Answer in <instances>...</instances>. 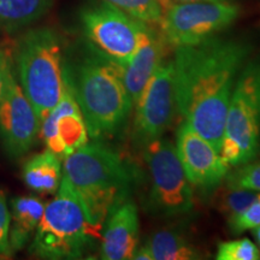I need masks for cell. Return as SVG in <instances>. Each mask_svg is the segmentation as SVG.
<instances>
[{
  "instance_id": "cell-7",
  "label": "cell",
  "mask_w": 260,
  "mask_h": 260,
  "mask_svg": "<svg viewBox=\"0 0 260 260\" xmlns=\"http://www.w3.org/2000/svg\"><path fill=\"white\" fill-rule=\"evenodd\" d=\"M149 172V209L157 216L178 217L194 209V189L184 174L175 145L158 139L146 146Z\"/></svg>"
},
{
  "instance_id": "cell-10",
  "label": "cell",
  "mask_w": 260,
  "mask_h": 260,
  "mask_svg": "<svg viewBox=\"0 0 260 260\" xmlns=\"http://www.w3.org/2000/svg\"><path fill=\"white\" fill-rule=\"evenodd\" d=\"M132 138L136 147L161 139L177 111L172 60L162 61L134 105Z\"/></svg>"
},
{
  "instance_id": "cell-20",
  "label": "cell",
  "mask_w": 260,
  "mask_h": 260,
  "mask_svg": "<svg viewBox=\"0 0 260 260\" xmlns=\"http://www.w3.org/2000/svg\"><path fill=\"white\" fill-rule=\"evenodd\" d=\"M123 12L147 24L160 23L165 11L174 4L172 0H103Z\"/></svg>"
},
{
  "instance_id": "cell-24",
  "label": "cell",
  "mask_w": 260,
  "mask_h": 260,
  "mask_svg": "<svg viewBox=\"0 0 260 260\" xmlns=\"http://www.w3.org/2000/svg\"><path fill=\"white\" fill-rule=\"evenodd\" d=\"M229 226L233 234L240 235L260 225V193L247 209L230 220Z\"/></svg>"
},
{
  "instance_id": "cell-1",
  "label": "cell",
  "mask_w": 260,
  "mask_h": 260,
  "mask_svg": "<svg viewBox=\"0 0 260 260\" xmlns=\"http://www.w3.org/2000/svg\"><path fill=\"white\" fill-rule=\"evenodd\" d=\"M252 48L248 41L217 35L200 44L175 48L172 65L177 111L217 151H220L234 86Z\"/></svg>"
},
{
  "instance_id": "cell-8",
  "label": "cell",
  "mask_w": 260,
  "mask_h": 260,
  "mask_svg": "<svg viewBox=\"0 0 260 260\" xmlns=\"http://www.w3.org/2000/svg\"><path fill=\"white\" fill-rule=\"evenodd\" d=\"M240 8L228 0L174 3L160 21L165 44L175 48L200 44L229 28Z\"/></svg>"
},
{
  "instance_id": "cell-5",
  "label": "cell",
  "mask_w": 260,
  "mask_h": 260,
  "mask_svg": "<svg viewBox=\"0 0 260 260\" xmlns=\"http://www.w3.org/2000/svg\"><path fill=\"white\" fill-rule=\"evenodd\" d=\"M100 236L63 177L56 198L45 206L29 252L41 259H79Z\"/></svg>"
},
{
  "instance_id": "cell-21",
  "label": "cell",
  "mask_w": 260,
  "mask_h": 260,
  "mask_svg": "<svg viewBox=\"0 0 260 260\" xmlns=\"http://www.w3.org/2000/svg\"><path fill=\"white\" fill-rule=\"evenodd\" d=\"M226 188L228 189L225 190V193L220 198L219 207L224 216L226 217L228 222H230V220L239 216L240 213L243 212L254 201L255 198L258 197L259 191L229 186Z\"/></svg>"
},
{
  "instance_id": "cell-18",
  "label": "cell",
  "mask_w": 260,
  "mask_h": 260,
  "mask_svg": "<svg viewBox=\"0 0 260 260\" xmlns=\"http://www.w3.org/2000/svg\"><path fill=\"white\" fill-rule=\"evenodd\" d=\"M144 245L152 260H194L200 259L197 247L175 230H159Z\"/></svg>"
},
{
  "instance_id": "cell-22",
  "label": "cell",
  "mask_w": 260,
  "mask_h": 260,
  "mask_svg": "<svg viewBox=\"0 0 260 260\" xmlns=\"http://www.w3.org/2000/svg\"><path fill=\"white\" fill-rule=\"evenodd\" d=\"M216 258L218 260H258L260 249L249 239L232 240L219 243Z\"/></svg>"
},
{
  "instance_id": "cell-3",
  "label": "cell",
  "mask_w": 260,
  "mask_h": 260,
  "mask_svg": "<svg viewBox=\"0 0 260 260\" xmlns=\"http://www.w3.org/2000/svg\"><path fill=\"white\" fill-rule=\"evenodd\" d=\"M88 54L70 74L71 84L88 135L102 139L124 128L134 105L122 81L119 65L88 45Z\"/></svg>"
},
{
  "instance_id": "cell-28",
  "label": "cell",
  "mask_w": 260,
  "mask_h": 260,
  "mask_svg": "<svg viewBox=\"0 0 260 260\" xmlns=\"http://www.w3.org/2000/svg\"><path fill=\"white\" fill-rule=\"evenodd\" d=\"M174 3H191V2H218V0H172Z\"/></svg>"
},
{
  "instance_id": "cell-4",
  "label": "cell",
  "mask_w": 260,
  "mask_h": 260,
  "mask_svg": "<svg viewBox=\"0 0 260 260\" xmlns=\"http://www.w3.org/2000/svg\"><path fill=\"white\" fill-rule=\"evenodd\" d=\"M19 86L42 122L60 100L67 65L63 42L51 28L29 30L16 50Z\"/></svg>"
},
{
  "instance_id": "cell-12",
  "label": "cell",
  "mask_w": 260,
  "mask_h": 260,
  "mask_svg": "<svg viewBox=\"0 0 260 260\" xmlns=\"http://www.w3.org/2000/svg\"><path fill=\"white\" fill-rule=\"evenodd\" d=\"M40 138L46 148L56 153L61 160L88 142V130L75 96L68 67L63 94L57 105L41 122Z\"/></svg>"
},
{
  "instance_id": "cell-15",
  "label": "cell",
  "mask_w": 260,
  "mask_h": 260,
  "mask_svg": "<svg viewBox=\"0 0 260 260\" xmlns=\"http://www.w3.org/2000/svg\"><path fill=\"white\" fill-rule=\"evenodd\" d=\"M165 41L147 23L142 28L138 47L129 61L119 67L122 81L133 105L138 102L146 84L164 61Z\"/></svg>"
},
{
  "instance_id": "cell-6",
  "label": "cell",
  "mask_w": 260,
  "mask_h": 260,
  "mask_svg": "<svg viewBox=\"0 0 260 260\" xmlns=\"http://www.w3.org/2000/svg\"><path fill=\"white\" fill-rule=\"evenodd\" d=\"M260 152V54L246 60L234 86L220 157L229 167L255 160Z\"/></svg>"
},
{
  "instance_id": "cell-13",
  "label": "cell",
  "mask_w": 260,
  "mask_h": 260,
  "mask_svg": "<svg viewBox=\"0 0 260 260\" xmlns=\"http://www.w3.org/2000/svg\"><path fill=\"white\" fill-rule=\"evenodd\" d=\"M41 121L25 96L14 74L0 104V136L11 157H21L37 144Z\"/></svg>"
},
{
  "instance_id": "cell-9",
  "label": "cell",
  "mask_w": 260,
  "mask_h": 260,
  "mask_svg": "<svg viewBox=\"0 0 260 260\" xmlns=\"http://www.w3.org/2000/svg\"><path fill=\"white\" fill-rule=\"evenodd\" d=\"M80 18L90 46L119 67L128 63L139 45L144 22L105 2L82 10Z\"/></svg>"
},
{
  "instance_id": "cell-19",
  "label": "cell",
  "mask_w": 260,
  "mask_h": 260,
  "mask_svg": "<svg viewBox=\"0 0 260 260\" xmlns=\"http://www.w3.org/2000/svg\"><path fill=\"white\" fill-rule=\"evenodd\" d=\"M53 0H0V30L15 31L46 14Z\"/></svg>"
},
{
  "instance_id": "cell-23",
  "label": "cell",
  "mask_w": 260,
  "mask_h": 260,
  "mask_svg": "<svg viewBox=\"0 0 260 260\" xmlns=\"http://www.w3.org/2000/svg\"><path fill=\"white\" fill-rule=\"evenodd\" d=\"M225 180L229 187L243 188L260 193V161L252 160L236 167L235 170L228 174Z\"/></svg>"
},
{
  "instance_id": "cell-2",
  "label": "cell",
  "mask_w": 260,
  "mask_h": 260,
  "mask_svg": "<svg viewBox=\"0 0 260 260\" xmlns=\"http://www.w3.org/2000/svg\"><path fill=\"white\" fill-rule=\"evenodd\" d=\"M63 177L80 200L89 223L99 232L109 214L129 199L135 178L118 152L96 140L64 159Z\"/></svg>"
},
{
  "instance_id": "cell-14",
  "label": "cell",
  "mask_w": 260,
  "mask_h": 260,
  "mask_svg": "<svg viewBox=\"0 0 260 260\" xmlns=\"http://www.w3.org/2000/svg\"><path fill=\"white\" fill-rule=\"evenodd\" d=\"M100 258L104 260L133 259L139 243V213L132 200L116 207L103 225Z\"/></svg>"
},
{
  "instance_id": "cell-17",
  "label": "cell",
  "mask_w": 260,
  "mask_h": 260,
  "mask_svg": "<svg viewBox=\"0 0 260 260\" xmlns=\"http://www.w3.org/2000/svg\"><path fill=\"white\" fill-rule=\"evenodd\" d=\"M63 160L56 153L46 151L32 155L23 165L22 177L31 190L40 194H54L63 178Z\"/></svg>"
},
{
  "instance_id": "cell-27",
  "label": "cell",
  "mask_w": 260,
  "mask_h": 260,
  "mask_svg": "<svg viewBox=\"0 0 260 260\" xmlns=\"http://www.w3.org/2000/svg\"><path fill=\"white\" fill-rule=\"evenodd\" d=\"M252 233H253V235H254V237H255L256 243H258L259 249H260V225L254 228V229H252Z\"/></svg>"
},
{
  "instance_id": "cell-25",
  "label": "cell",
  "mask_w": 260,
  "mask_h": 260,
  "mask_svg": "<svg viewBox=\"0 0 260 260\" xmlns=\"http://www.w3.org/2000/svg\"><path fill=\"white\" fill-rule=\"evenodd\" d=\"M10 220H11V214L9 211L8 200L4 191L0 190V255L12 254L9 240Z\"/></svg>"
},
{
  "instance_id": "cell-11",
  "label": "cell",
  "mask_w": 260,
  "mask_h": 260,
  "mask_svg": "<svg viewBox=\"0 0 260 260\" xmlns=\"http://www.w3.org/2000/svg\"><path fill=\"white\" fill-rule=\"evenodd\" d=\"M177 157L193 188L209 191L223 183L229 165L209 140L201 136L187 122H182L176 133Z\"/></svg>"
},
{
  "instance_id": "cell-26",
  "label": "cell",
  "mask_w": 260,
  "mask_h": 260,
  "mask_svg": "<svg viewBox=\"0 0 260 260\" xmlns=\"http://www.w3.org/2000/svg\"><path fill=\"white\" fill-rule=\"evenodd\" d=\"M12 75L11 63H10V58L6 54L5 51L0 48V104L3 102L8 88L10 76Z\"/></svg>"
},
{
  "instance_id": "cell-16",
  "label": "cell",
  "mask_w": 260,
  "mask_h": 260,
  "mask_svg": "<svg viewBox=\"0 0 260 260\" xmlns=\"http://www.w3.org/2000/svg\"><path fill=\"white\" fill-rule=\"evenodd\" d=\"M44 201L35 197H16L11 201V220H10V248L15 253L27 246L34 236L44 214Z\"/></svg>"
}]
</instances>
